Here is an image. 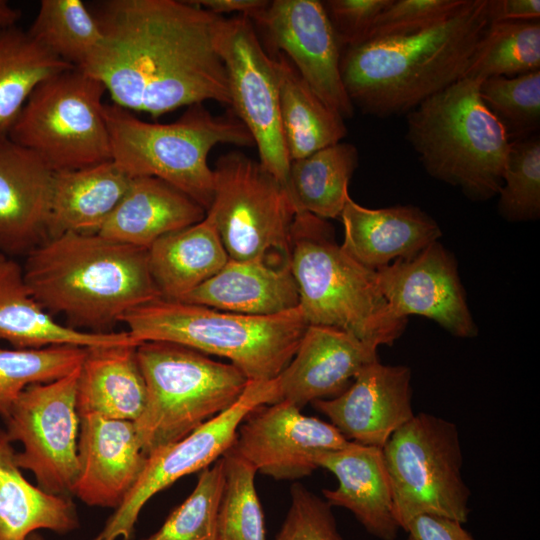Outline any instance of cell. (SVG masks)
<instances>
[{
  "label": "cell",
  "mask_w": 540,
  "mask_h": 540,
  "mask_svg": "<svg viewBox=\"0 0 540 540\" xmlns=\"http://www.w3.org/2000/svg\"><path fill=\"white\" fill-rule=\"evenodd\" d=\"M393 515L403 530L421 515L466 523L470 490L462 476L459 431L451 421L415 414L382 447Z\"/></svg>",
  "instance_id": "cell-10"
},
{
  "label": "cell",
  "mask_w": 540,
  "mask_h": 540,
  "mask_svg": "<svg viewBox=\"0 0 540 540\" xmlns=\"http://www.w3.org/2000/svg\"><path fill=\"white\" fill-rule=\"evenodd\" d=\"M464 523L433 515L414 518L405 528L408 540H475Z\"/></svg>",
  "instance_id": "cell-44"
},
{
  "label": "cell",
  "mask_w": 540,
  "mask_h": 540,
  "mask_svg": "<svg viewBox=\"0 0 540 540\" xmlns=\"http://www.w3.org/2000/svg\"><path fill=\"white\" fill-rule=\"evenodd\" d=\"M21 12L6 0H0V27L14 26L20 19Z\"/></svg>",
  "instance_id": "cell-47"
},
{
  "label": "cell",
  "mask_w": 540,
  "mask_h": 540,
  "mask_svg": "<svg viewBox=\"0 0 540 540\" xmlns=\"http://www.w3.org/2000/svg\"><path fill=\"white\" fill-rule=\"evenodd\" d=\"M137 359L147 389L134 422L146 456L175 443L232 406L248 379L231 363L165 341L141 342Z\"/></svg>",
  "instance_id": "cell-8"
},
{
  "label": "cell",
  "mask_w": 540,
  "mask_h": 540,
  "mask_svg": "<svg viewBox=\"0 0 540 540\" xmlns=\"http://www.w3.org/2000/svg\"><path fill=\"white\" fill-rule=\"evenodd\" d=\"M479 96L504 128L510 142L538 134L540 70L506 77L494 76L478 86Z\"/></svg>",
  "instance_id": "cell-38"
},
{
  "label": "cell",
  "mask_w": 540,
  "mask_h": 540,
  "mask_svg": "<svg viewBox=\"0 0 540 540\" xmlns=\"http://www.w3.org/2000/svg\"><path fill=\"white\" fill-rule=\"evenodd\" d=\"M88 348L70 345L39 349L0 346V417L5 421L22 391L62 378L82 364Z\"/></svg>",
  "instance_id": "cell-36"
},
{
  "label": "cell",
  "mask_w": 540,
  "mask_h": 540,
  "mask_svg": "<svg viewBox=\"0 0 540 540\" xmlns=\"http://www.w3.org/2000/svg\"><path fill=\"white\" fill-rule=\"evenodd\" d=\"M53 55L74 68H83L100 48L103 34L80 0H42L27 31Z\"/></svg>",
  "instance_id": "cell-34"
},
{
  "label": "cell",
  "mask_w": 540,
  "mask_h": 540,
  "mask_svg": "<svg viewBox=\"0 0 540 540\" xmlns=\"http://www.w3.org/2000/svg\"><path fill=\"white\" fill-rule=\"evenodd\" d=\"M330 422L306 416L281 400L251 411L237 430L231 449L256 472L275 480H299L317 468L316 457L348 444Z\"/></svg>",
  "instance_id": "cell-15"
},
{
  "label": "cell",
  "mask_w": 540,
  "mask_h": 540,
  "mask_svg": "<svg viewBox=\"0 0 540 540\" xmlns=\"http://www.w3.org/2000/svg\"><path fill=\"white\" fill-rule=\"evenodd\" d=\"M153 280L168 300H181L218 273L228 262L212 217L169 233L148 248Z\"/></svg>",
  "instance_id": "cell-30"
},
{
  "label": "cell",
  "mask_w": 540,
  "mask_h": 540,
  "mask_svg": "<svg viewBox=\"0 0 540 540\" xmlns=\"http://www.w3.org/2000/svg\"><path fill=\"white\" fill-rule=\"evenodd\" d=\"M540 70V19L491 22L463 78L480 84L494 76Z\"/></svg>",
  "instance_id": "cell-35"
},
{
  "label": "cell",
  "mask_w": 540,
  "mask_h": 540,
  "mask_svg": "<svg viewBox=\"0 0 540 540\" xmlns=\"http://www.w3.org/2000/svg\"><path fill=\"white\" fill-rule=\"evenodd\" d=\"M92 13L103 41L81 70L113 104L153 118L208 100L230 106L219 52L224 16L178 0H107Z\"/></svg>",
  "instance_id": "cell-1"
},
{
  "label": "cell",
  "mask_w": 540,
  "mask_h": 540,
  "mask_svg": "<svg viewBox=\"0 0 540 540\" xmlns=\"http://www.w3.org/2000/svg\"><path fill=\"white\" fill-rule=\"evenodd\" d=\"M377 348L338 328L308 325L291 361L276 377L281 400L301 410L339 395L363 367L378 360Z\"/></svg>",
  "instance_id": "cell-20"
},
{
  "label": "cell",
  "mask_w": 540,
  "mask_h": 540,
  "mask_svg": "<svg viewBox=\"0 0 540 540\" xmlns=\"http://www.w3.org/2000/svg\"><path fill=\"white\" fill-rule=\"evenodd\" d=\"M392 0L323 1L327 17L341 50L363 42L376 18Z\"/></svg>",
  "instance_id": "cell-43"
},
{
  "label": "cell",
  "mask_w": 540,
  "mask_h": 540,
  "mask_svg": "<svg viewBox=\"0 0 540 540\" xmlns=\"http://www.w3.org/2000/svg\"><path fill=\"white\" fill-rule=\"evenodd\" d=\"M224 485L222 457L201 470L191 494L161 527L142 540H217L216 522Z\"/></svg>",
  "instance_id": "cell-39"
},
{
  "label": "cell",
  "mask_w": 540,
  "mask_h": 540,
  "mask_svg": "<svg viewBox=\"0 0 540 540\" xmlns=\"http://www.w3.org/2000/svg\"><path fill=\"white\" fill-rule=\"evenodd\" d=\"M23 275L36 301L68 326L107 332L129 311L162 298L148 249L97 233H66L26 255Z\"/></svg>",
  "instance_id": "cell-3"
},
{
  "label": "cell",
  "mask_w": 540,
  "mask_h": 540,
  "mask_svg": "<svg viewBox=\"0 0 540 540\" xmlns=\"http://www.w3.org/2000/svg\"><path fill=\"white\" fill-rule=\"evenodd\" d=\"M219 52L225 65L230 109L251 134L261 166L284 187L290 159L280 120L279 86L273 57L264 50L247 17H224Z\"/></svg>",
  "instance_id": "cell-14"
},
{
  "label": "cell",
  "mask_w": 540,
  "mask_h": 540,
  "mask_svg": "<svg viewBox=\"0 0 540 540\" xmlns=\"http://www.w3.org/2000/svg\"><path fill=\"white\" fill-rule=\"evenodd\" d=\"M291 504L274 540H343L332 506L301 483L290 489Z\"/></svg>",
  "instance_id": "cell-42"
},
{
  "label": "cell",
  "mask_w": 540,
  "mask_h": 540,
  "mask_svg": "<svg viewBox=\"0 0 540 540\" xmlns=\"http://www.w3.org/2000/svg\"><path fill=\"white\" fill-rule=\"evenodd\" d=\"M478 86L462 78L406 113V140L431 177L485 201L503 184L510 140Z\"/></svg>",
  "instance_id": "cell-6"
},
{
  "label": "cell",
  "mask_w": 540,
  "mask_h": 540,
  "mask_svg": "<svg viewBox=\"0 0 540 540\" xmlns=\"http://www.w3.org/2000/svg\"><path fill=\"white\" fill-rule=\"evenodd\" d=\"M359 163L357 148L338 142L290 162L285 191L295 212L321 219L340 217Z\"/></svg>",
  "instance_id": "cell-32"
},
{
  "label": "cell",
  "mask_w": 540,
  "mask_h": 540,
  "mask_svg": "<svg viewBox=\"0 0 540 540\" xmlns=\"http://www.w3.org/2000/svg\"><path fill=\"white\" fill-rule=\"evenodd\" d=\"M72 68L17 25L0 27V138L41 82Z\"/></svg>",
  "instance_id": "cell-33"
},
{
  "label": "cell",
  "mask_w": 540,
  "mask_h": 540,
  "mask_svg": "<svg viewBox=\"0 0 540 540\" xmlns=\"http://www.w3.org/2000/svg\"><path fill=\"white\" fill-rule=\"evenodd\" d=\"M130 177L113 161L54 172L48 239L66 233L95 234L124 195Z\"/></svg>",
  "instance_id": "cell-29"
},
{
  "label": "cell",
  "mask_w": 540,
  "mask_h": 540,
  "mask_svg": "<svg viewBox=\"0 0 540 540\" xmlns=\"http://www.w3.org/2000/svg\"><path fill=\"white\" fill-rule=\"evenodd\" d=\"M273 59L290 162L341 142L347 135L344 119L320 100L284 54L276 53Z\"/></svg>",
  "instance_id": "cell-31"
},
{
  "label": "cell",
  "mask_w": 540,
  "mask_h": 540,
  "mask_svg": "<svg viewBox=\"0 0 540 540\" xmlns=\"http://www.w3.org/2000/svg\"><path fill=\"white\" fill-rule=\"evenodd\" d=\"M245 315L269 316L299 306L290 265L229 259L209 280L179 300Z\"/></svg>",
  "instance_id": "cell-26"
},
{
  "label": "cell",
  "mask_w": 540,
  "mask_h": 540,
  "mask_svg": "<svg viewBox=\"0 0 540 540\" xmlns=\"http://www.w3.org/2000/svg\"><path fill=\"white\" fill-rule=\"evenodd\" d=\"M26 540H45V538L41 536L38 532H34L30 534Z\"/></svg>",
  "instance_id": "cell-48"
},
{
  "label": "cell",
  "mask_w": 540,
  "mask_h": 540,
  "mask_svg": "<svg viewBox=\"0 0 540 540\" xmlns=\"http://www.w3.org/2000/svg\"><path fill=\"white\" fill-rule=\"evenodd\" d=\"M0 429V540H26L40 529L65 535L79 528L71 496L45 492L31 484L16 462V450Z\"/></svg>",
  "instance_id": "cell-28"
},
{
  "label": "cell",
  "mask_w": 540,
  "mask_h": 540,
  "mask_svg": "<svg viewBox=\"0 0 540 540\" xmlns=\"http://www.w3.org/2000/svg\"><path fill=\"white\" fill-rule=\"evenodd\" d=\"M105 86L78 68L41 82L8 138L35 153L53 172L112 161L104 117Z\"/></svg>",
  "instance_id": "cell-9"
},
{
  "label": "cell",
  "mask_w": 540,
  "mask_h": 540,
  "mask_svg": "<svg viewBox=\"0 0 540 540\" xmlns=\"http://www.w3.org/2000/svg\"><path fill=\"white\" fill-rule=\"evenodd\" d=\"M138 345L87 349L76 387L80 418L98 415L135 422L140 417L146 405L147 389L137 359Z\"/></svg>",
  "instance_id": "cell-27"
},
{
  "label": "cell",
  "mask_w": 540,
  "mask_h": 540,
  "mask_svg": "<svg viewBox=\"0 0 540 540\" xmlns=\"http://www.w3.org/2000/svg\"><path fill=\"white\" fill-rule=\"evenodd\" d=\"M212 217L229 259L290 265L295 209L279 181L244 153L215 165Z\"/></svg>",
  "instance_id": "cell-11"
},
{
  "label": "cell",
  "mask_w": 540,
  "mask_h": 540,
  "mask_svg": "<svg viewBox=\"0 0 540 540\" xmlns=\"http://www.w3.org/2000/svg\"><path fill=\"white\" fill-rule=\"evenodd\" d=\"M79 369L54 381L27 386L5 420L10 440L23 446L16 453L18 466L30 471L37 486L53 495L72 496L78 473Z\"/></svg>",
  "instance_id": "cell-12"
},
{
  "label": "cell",
  "mask_w": 540,
  "mask_h": 540,
  "mask_svg": "<svg viewBox=\"0 0 540 540\" xmlns=\"http://www.w3.org/2000/svg\"><path fill=\"white\" fill-rule=\"evenodd\" d=\"M465 2L466 0H392L376 18L365 40L426 30L453 16Z\"/></svg>",
  "instance_id": "cell-41"
},
{
  "label": "cell",
  "mask_w": 540,
  "mask_h": 540,
  "mask_svg": "<svg viewBox=\"0 0 540 540\" xmlns=\"http://www.w3.org/2000/svg\"><path fill=\"white\" fill-rule=\"evenodd\" d=\"M146 460L134 422L82 417L72 495L88 506L115 510L137 482Z\"/></svg>",
  "instance_id": "cell-19"
},
{
  "label": "cell",
  "mask_w": 540,
  "mask_h": 540,
  "mask_svg": "<svg viewBox=\"0 0 540 540\" xmlns=\"http://www.w3.org/2000/svg\"><path fill=\"white\" fill-rule=\"evenodd\" d=\"M206 213L197 202L161 179L131 177L97 234L148 249L159 238L202 221Z\"/></svg>",
  "instance_id": "cell-25"
},
{
  "label": "cell",
  "mask_w": 540,
  "mask_h": 540,
  "mask_svg": "<svg viewBox=\"0 0 540 540\" xmlns=\"http://www.w3.org/2000/svg\"><path fill=\"white\" fill-rule=\"evenodd\" d=\"M138 342L165 341L230 360L248 381L275 379L294 356L308 326L298 307L245 315L159 298L121 321Z\"/></svg>",
  "instance_id": "cell-4"
},
{
  "label": "cell",
  "mask_w": 540,
  "mask_h": 540,
  "mask_svg": "<svg viewBox=\"0 0 540 540\" xmlns=\"http://www.w3.org/2000/svg\"><path fill=\"white\" fill-rule=\"evenodd\" d=\"M340 218L344 227L341 248L374 271L393 260L415 256L442 235L437 222L413 205L371 209L349 196Z\"/></svg>",
  "instance_id": "cell-22"
},
{
  "label": "cell",
  "mask_w": 540,
  "mask_h": 540,
  "mask_svg": "<svg viewBox=\"0 0 540 540\" xmlns=\"http://www.w3.org/2000/svg\"><path fill=\"white\" fill-rule=\"evenodd\" d=\"M376 281L397 319L420 315L456 337L477 335L456 261L438 241L411 258L397 259L376 270Z\"/></svg>",
  "instance_id": "cell-17"
},
{
  "label": "cell",
  "mask_w": 540,
  "mask_h": 540,
  "mask_svg": "<svg viewBox=\"0 0 540 540\" xmlns=\"http://www.w3.org/2000/svg\"><path fill=\"white\" fill-rule=\"evenodd\" d=\"M54 172L31 150L0 138V252L27 255L48 239Z\"/></svg>",
  "instance_id": "cell-21"
},
{
  "label": "cell",
  "mask_w": 540,
  "mask_h": 540,
  "mask_svg": "<svg viewBox=\"0 0 540 540\" xmlns=\"http://www.w3.org/2000/svg\"><path fill=\"white\" fill-rule=\"evenodd\" d=\"M0 341H6L18 349L140 344L127 331L94 333L59 323L32 295L25 282L23 268L12 257L1 252Z\"/></svg>",
  "instance_id": "cell-24"
},
{
  "label": "cell",
  "mask_w": 540,
  "mask_h": 540,
  "mask_svg": "<svg viewBox=\"0 0 540 540\" xmlns=\"http://www.w3.org/2000/svg\"><path fill=\"white\" fill-rule=\"evenodd\" d=\"M498 211L509 222L535 221L540 217L539 134L510 142Z\"/></svg>",
  "instance_id": "cell-40"
},
{
  "label": "cell",
  "mask_w": 540,
  "mask_h": 540,
  "mask_svg": "<svg viewBox=\"0 0 540 540\" xmlns=\"http://www.w3.org/2000/svg\"><path fill=\"white\" fill-rule=\"evenodd\" d=\"M349 441L382 448L414 415L411 370L376 360L339 395L311 403Z\"/></svg>",
  "instance_id": "cell-18"
},
{
  "label": "cell",
  "mask_w": 540,
  "mask_h": 540,
  "mask_svg": "<svg viewBox=\"0 0 540 540\" xmlns=\"http://www.w3.org/2000/svg\"><path fill=\"white\" fill-rule=\"evenodd\" d=\"M263 28L275 54L282 53L332 111L354 115L341 71V48L318 0H274L253 22Z\"/></svg>",
  "instance_id": "cell-16"
},
{
  "label": "cell",
  "mask_w": 540,
  "mask_h": 540,
  "mask_svg": "<svg viewBox=\"0 0 540 540\" xmlns=\"http://www.w3.org/2000/svg\"><path fill=\"white\" fill-rule=\"evenodd\" d=\"M224 485L219 503L217 540H266L263 509L254 467L231 448L222 456Z\"/></svg>",
  "instance_id": "cell-37"
},
{
  "label": "cell",
  "mask_w": 540,
  "mask_h": 540,
  "mask_svg": "<svg viewBox=\"0 0 540 540\" xmlns=\"http://www.w3.org/2000/svg\"><path fill=\"white\" fill-rule=\"evenodd\" d=\"M490 23L488 0H466L426 30L343 49L341 77L353 106L382 118L408 113L464 77Z\"/></svg>",
  "instance_id": "cell-2"
},
{
  "label": "cell",
  "mask_w": 540,
  "mask_h": 540,
  "mask_svg": "<svg viewBox=\"0 0 540 540\" xmlns=\"http://www.w3.org/2000/svg\"><path fill=\"white\" fill-rule=\"evenodd\" d=\"M316 464L337 478L336 489L322 490L332 507L348 509L372 536L396 539L400 527L393 515L382 448L349 441L340 449L320 453Z\"/></svg>",
  "instance_id": "cell-23"
},
{
  "label": "cell",
  "mask_w": 540,
  "mask_h": 540,
  "mask_svg": "<svg viewBox=\"0 0 540 540\" xmlns=\"http://www.w3.org/2000/svg\"><path fill=\"white\" fill-rule=\"evenodd\" d=\"M279 401L277 378L248 381L228 409L183 439L149 454L137 482L92 540H131L141 510L155 494L220 459L233 446L238 427L251 411Z\"/></svg>",
  "instance_id": "cell-13"
},
{
  "label": "cell",
  "mask_w": 540,
  "mask_h": 540,
  "mask_svg": "<svg viewBox=\"0 0 540 540\" xmlns=\"http://www.w3.org/2000/svg\"><path fill=\"white\" fill-rule=\"evenodd\" d=\"M491 22L540 19L539 0H488Z\"/></svg>",
  "instance_id": "cell-45"
},
{
  "label": "cell",
  "mask_w": 540,
  "mask_h": 540,
  "mask_svg": "<svg viewBox=\"0 0 540 540\" xmlns=\"http://www.w3.org/2000/svg\"><path fill=\"white\" fill-rule=\"evenodd\" d=\"M193 2L215 15L237 13L249 18L252 22L270 3L267 0H195Z\"/></svg>",
  "instance_id": "cell-46"
},
{
  "label": "cell",
  "mask_w": 540,
  "mask_h": 540,
  "mask_svg": "<svg viewBox=\"0 0 540 540\" xmlns=\"http://www.w3.org/2000/svg\"><path fill=\"white\" fill-rule=\"evenodd\" d=\"M290 268L308 325L338 328L360 340L392 345L408 320L391 313L376 271L358 263L333 238L331 225L297 212L291 227Z\"/></svg>",
  "instance_id": "cell-5"
},
{
  "label": "cell",
  "mask_w": 540,
  "mask_h": 540,
  "mask_svg": "<svg viewBox=\"0 0 540 540\" xmlns=\"http://www.w3.org/2000/svg\"><path fill=\"white\" fill-rule=\"evenodd\" d=\"M111 157L127 176L161 179L189 196L206 212L214 197V171L208 155L217 144L253 146L239 118L230 111L214 116L203 104L189 106L176 121L150 123L115 104L104 105Z\"/></svg>",
  "instance_id": "cell-7"
}]
</instances>
